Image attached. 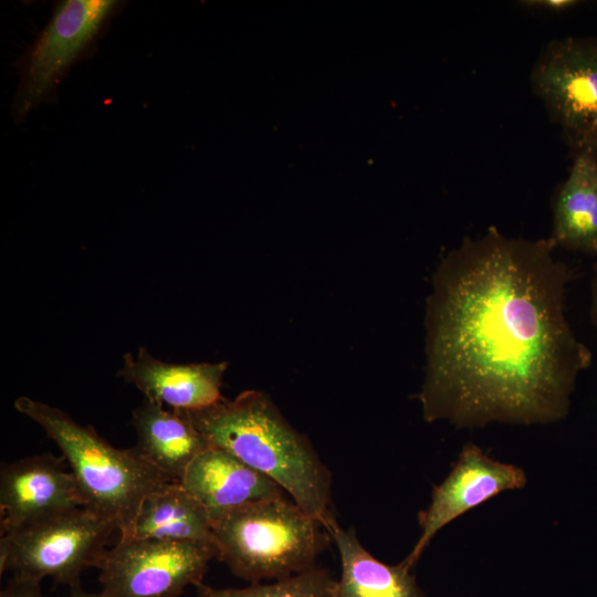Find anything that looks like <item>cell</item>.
<instances>
[{
    "mask_svg": "<svg viewBox=\"0 0 597 597\" xmlns=\"http://www.w3.org/2000/svg\"><path fill=\"white\" fill-rule=\"evenodd\" d=\"M137 441L133 449L148 464L180 482L192 460L209 447L187 411L145 401L133 411Z\"/></svg>",
    "mask_w": 597,
    "mask_h": 597,
    "instance_id": "obj_14",
    "label": "cell"
},
{
    "mask_svg": "<svg viewBox=\"0 0 597 597\" xmlns=\"http://www.w3.org/2000/svg\"><path fill=\"white\" fill-rule=\"evenodd\" d=\"M211 526L218 559L251 584L316 567L331 538L320 521L286 496L233 509Z\"/></svg>",
    "mask_w": 597,
    "mask_h": 597,
    "instance_id": "obj_4",
    "label": "cell"
},
{
    "mask_svg": "<svg viewBox=\"0 0 597 597\" xmlns=\"http://www.w3.org/2000/svg\"><path fill=\"white\" fill-rule=\"evenodd\" d=\"M228 363L171 364L153 357L144 347L124 355L118 376L145 398L180 411L205 409L218 402Z\"/></svg>",
    "mask_w": 597,
    "mask_h": 597,
    "instance_id": "obj_11",
    "label": "cell"
},
{
    "mask_svg": "<svg viewBox=\"0 0 597 597\" xmlns=\"http://www.w3.org/2000/svg\"><path fill=\"white\" fill-rule=\"evenodd\" d=\"M153 538L214 544L211 519L203 505L179 482L148 494L119 540Z\"/></svg>",
    "mask_w": 597,
    "mask_h": 597,
    "instance_id": "obj_16",
    "label": "cell"
},
{
    "mask_svg": "<svg viewBox=\"0 0 597 597\" xmlns=\"http://www.w3.org/2000/svg\"><path fill=\"white\" fill-rule=\"evenodd\" d=\"M589 317L593 325L597 328V261L593 265V274L590 279V307Z\"/></svg>",
    "mask_w": 597,
    "mask_h": 597,
    "instance_id": "obj_20",
    "label": "cell"
},
{
    "mask_svg": "<svg viewBox=\"0 0 597 597\" xmlns=\"http://www.w3.org/2000/svg\"><path fill=\"white\" fill-rule=\"evenodd\" d=\"M13 405L41 426L60 448L83 506L114 522L119 535L128 530L148 494L174 482L133 448L113 447L93 427L81 426L59 408L25 396L17 398Z\"/></svg>",
    "mask_w": 597,
    "mask_h": 597,
    "instance_id": "obj_3",
    "label": "cell"
},
{
    "mask_svg": "<svg viewBox=\"0 0 597 597\" xmlns=\"http://www.w3.org/2000/svg\"><path fill=\"white\" fill-rule=\"evenodd\" d=\"M324 527L341 558L337 597H427L410 568L402 562L388 565L377 559L362 545L355 530L342 527L333 514Z\"/></svg>",
    "mask_w": 597,
    "mask_h": 597,
    "instance_id": "obj_15",
    "label": "cell"
},
{
    "mask_svg": "<svg viewBox=\"0 0 597 597\" xmlns=\"http://www.w3.org/2000/svg\"><path fill=\"white\" fill-rule=\"evenodd\" d=\"M179 483L203 505L211 521L249 503L286 496L270 478L212 446L192 460Z\"/></svg>",
    "mask_w": 597,
    "mask_h": 597,
    "instance_id": "obj_12",
    "label": "cell"
},
{
    "mask_svg": "<svg viewBox=\"0 0 597 597\" xmlns=\"http://www.w3.org/2000/svg\"><path fill=\"white\" fill-rule=\"evenodd\" d=\"M64 597H107L102 590L100 593L86 591L81 585L70 588V593Z\"/></svg>",
    "mask_w": 597,
    "mask_h": 597,
    "instance_id": "obj_21",
    "label": "cell"
},
{
    "mask_svg": "<svg viewBox=\"0 0 597 597\" xmlns=\"http://www.w3.org/2000/svg\"><path fill=\"white\" fill-rule=\"evenodd\" d=\"M0 597H45L42 593L41 580L13 575Z\"/></svg>",
    "mask_w": 597,
    "mask_h": 597,
    "instance_id": "obj_19",
    "label": "cell"
},
{
    "mask_svg": "<svg viewBox=\"0 0 597 597\" xmlns=\"http://www.w3.org/2000/svg\"><path fill=\"white\" fill-rule=\"evenodd\" d=\"M525 484L521 468L491 459L476 444H465L448 476L433 486L428 507L419 513L420 535L402 563L412 569L444 525L496 494Z\"/></svg>",
    "mask_w": 597,
    "mask_h": 597,
    "instance_id": "obj_9",
    "label": "cell"
},
{
    "mask_svg": "<svg viewBox=\"0 0 597 597\" xmlns=\"http://www.w3.org/2000/svg\"><path fill=\"white\" fill-rule=\"evenodd\" d=\"M64 458L50 452L2 463L0 469V533L84 507Z\"/></svg>",
    "mask_w": 597,
    "mask_h": 597,
    "instance_id": "obj_10",
    "label": "cell"
},
{
    "mask_svg": "<svg viewBox=\"0 0 597 597\" xmlns=\"http://www.w3.org/2000/svg\"><path fill=\"white\" fill-rule=\"evenodd\" d=\"M548 238L464 237L439 262L426 305L418 399L428 422L549 423L564 418L590 349L565 314L574 270Z\"/></svg>",
    "mask_w": 597,
    "mask_h": 597,
    "instance_id": "obj_1",
    "label": "cell"
},
{
    "mask_svg": "<svg viewBox=\"0 0 597 597\" xmlns=\"http://www.w3.org/2000/svg\"><path fill=\"white\" fill-rule=\"evenodd\" d=\"M197 597H337V580L328 570L312 569L275 579L254 583L244 588H214L203 583L196 586Z\"/></svg>",
    "mask_w": 597,
    "mask_h": 597,
    "instance_id": "obj_17",
    "label": "cell"
},
{
    "mask_svg": "<svg viewBox=\"0 0 597 597\" xmlns=\"http://www.w3.org/2000/svg\"><path fill=\"white\" fill-rule=\"evenodd\" d=\"M214 544L153 538L118 540L107 549L98 580L107 597H178L202 584Z\"/></svg>",
    "mask_w": 597,
    "mask_h": 597,
    "instance_id": "obj_7",
    "label": "cell"
},
{
    "mask_svg": "<svg viewBox=\"0 0 597 597\" xmlns=\"http://www.w3.org/2000/svg\"><path fill=\"white\" fill-rule=\"evenodd\" d=\"M119 4L114 0H65L55 7L23 59L13 107L17 121H23L54 94L69 69L91 49Z\"/></svg>",
    "mask_w": 597,
    "mask_h": 597,
    "instance_id": "obj_8",
    "label": "cell"
},
{
    "mask_svg": "<svg viewBox=\"0 0 597 597\" xmlns=\"http://www.w3.org/2000/svg\"><path fill=\"white\" fill-rule=\"evenodd\" d=\"M567 177L552 196V233L556 247L597 258V146L569 155Z\"/></svg>",
    "mask_w": 597,
    "mask_h": 597,
    "instance_id": "obj_13",
    "label": "cell"
},
{
    "mask_svg": "<svg viewBox=\"0 0 597 597\" xmlns=\"http://www.w3.org/2000/svg\"><path fill=\"white\" fill-rule=\"evenodd\" d=\"M521 8L544 14H563L583 4L580 0H522Z\"/></svg>",
    "mask_w": 597,
    "mask_h": 597,
    "instance_id": "obj_18",
    "label": "cell"
},
{
    "mask_svg": "<svg viewBox=\"0 0 597 597\" xmlns=\"http://www.w3.org/2000/svg\"><path fill=\"white\" fill-rule=\"evenodd\" d=\"M116 530L114 522L86 507L20 527L0 536V573L78 586L85 569L98 568Z\"/></svg>",
    "mask_w": 597,
    "mask_h": 597,
    "instance_id": "obj_5",
    "label": "cell"
},
{
    "mask_svg": "<svg viewBox=\"0 0 597 597\" xmlns=\"http://www.w3.org/2000/svg\"><path fill=\"white\" fill-rule=\"evenodd\" d=\"M187 413L209 446L270 478L323 525L332 515L329 470L265 392L245 390Z\"/></svg>",
    "mask_w": 597,
    "mask_h": 597,
    "instance_id": "obj_2",
    "label": "cell"
},
{
    "mask_svg": "<svg viewBox=\"0 0 597 597\" xmlns=\"http://www.w3.org/2000/svg\"><path fill=\"white\" fill-rule=\"evenodd\" d=\"M533 94L556 125L568 154L597 146V39L551 40L530 73Z\"/></svg>",
    "mask_w": 597,
    "mask_h": 597,
    "instance_id": "obj_6",
    "label": "cell"
}]
</instances>
